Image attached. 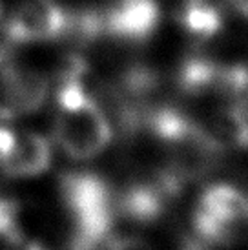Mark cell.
I'll list each match as a JSON object with an SVG mask.
<instances>
[{
	"mask_svg": "<svg viewBox=\"0 0 248 250\" xmlns=\"http://www.w3.org/2000/svg\"><path fill=\"white\" fill-rule=\"evenodd\" d=\"M88 64L71 57L61 71L53 133L71 159H91L111 141V125L86 86Z\"/></svg>",
	"mask_w": 248,
	"mask_h": 250,
	"instance_id": "obj_1",
	"label": "cell"
},
{
	"mask_svg": "<svg viewBox=\"0 0 248 250\" xmlns=\"http://www.w3.org/2000/svg\"><path fill=\"white\" fill-rule=\"evenodd\" d=\"M61 199L71 236L69 250H99L117 219V194L95 174L69 172L61 179Z\"/></svg>",
	"mask_w": 248,
	"mask_h": 250,
	"instance_id": "obj_2",
	"label": "cell"
},
{
	"mask_svg": "<svg viewBox=\"0 0 248 250\" xmlns=\"http://www.w3.org/2000/svg\"><path fill=\"white\" fill-rule=\"evenodd\" d=\"M163 19L157 0H103L101 6L71 17L69 29L86 41L110 39L117 44H145Z\"/></svg>",
	"mask_w": 248,
	"mask_h": 250,
	"instance_id": "obj_3",
	"label": "cell"
},
{
	"mask_svg": "<svg viewBox=\"0 0 248 250\" xmlns=\"http://www.w3.org/2000/svg\"><path fill=\"white\" fill-rule=\"evenodd\" d=\"M177 86L190 97H219L230 103L248 95V68L192 57L181 64Z\"/></svg>",
	"mask_w": 248,
	"mask_h": 250,
	"instance_id": "obj_4",
	"label": "cell"
},
{
	"mask_svg": "<svg viewBox=\"0 0 248 250\" xmlns=\"http://www.w3.org/2000/svg\"><path fill=\"white\" fill-rule=\"evenodd\" d=\"M48 97V81L0 48V119L35 113Z\"/></svg>",
	"mask_w": 248,
	"mask_h": 250,
	"instance_id": "obj_5",
	"label": "cell"
},
{
	"mask_svg": "<svg viewBox=\"0 0 248 250\" xmlns=\"http://www.w3.org/2000/svg\"><path fill=\"white\" fill-rule=\"evenodd\" d=\"M71 13L55 0H24L4 24V35L11 44H44L69 31Z\"/></svg>",
	"mask_w": 248,
	"mask_h": 250,
	"instance_id": "obj_6",
	"label": "cell"
},
{
	"mask_svg": "<svg viewBox=\"0 0 248 250\" xmlns=\"http://www.w3.org/2000/svg\"><path fill=\"white\" fill-rule=\"evenodd\" d=\"M51 163V146L46 137L35 132H15L11 150L4 159L0 172L13 177L39 175Z\"/></svg>",
	"mask_w": 248,
	"mask_h": 250,
	"instance_id": "obj_7",
	"label": "cell"
},
{
	"mask_svg": "<svg viewBox=\"0 0 248 250\" xmlns=\"http://www.w3.org/2000/svg\"><path fill=\"white\" fill-rule=\"evenodd\" d=\"M195 207L223 221L248 230V195L232 185L227 183L210 185L203 190Z\"/></svg>",
	"mask_w": 248,
	"mask_h": 250,
	"instance_id": "obj_8",
	"label": "cell"
},
{
	"mask_svg": "<svg viewBox=\"0 0 248 250\" xmlns=\"http://www.w3.org/2000/svg\"><path fill=\"white\" fill-rule=\"evenodd\" d=\"M175 21L195 39H210L223 29V13L214 0H177Z\"/></svg>",
	"mask_w": 248,
	"mask_h": 250,
	"instance_id": "obj_9",
	"label": "cell"
},
{
	"mask_svg": "<svg viewBox=\"0 0 248 250\" xmlns=\"http://www.w3.org/2000/svg\"><path fill=\"white\" fill-rule=\"evenodd\" d=\"M0 241L17 249L31 241L26 230L24 205L11 197H0Z\"/></svg>",
	"mask_w": 248,
	"mask_h": 250,
	"instance_id": "obj_10",
	"label": "cell"
},
{
	"mask_svg": "<svg viewBox=\"0 0 248 250\" xmlns=\"http://www.w3.org/2000/svg\"><path fill=\"white\" fill-rule=\"evenodd\" d=\"M104 250H155L152 245L141 239V237L133 236H121V237H111L106 243Z\"/></svg>",
	"mask_w": 248,
	"mask_h": 250,
	"instance_id": "obj_11",
	"label": "cell"
},
{
	"mask_svg": "<svg viewBox=\"0 0 248 250\" xmlns=\"http://www.w3.org/2000/svg\"><path fill=\"white\" fill-rule=\"evenodd\" d=\"M13 139H15L13 130H9V128L0 125V167H2V163H4V159L7 157L9 150H11Z\"/></svg>",
	"mask_w": 248,
	"mask_h": 250,
	"instance_id": "obj_12",
	"label": "cell"
},
{
	"mask_svg": "<svg viewBox=\"0 0 248 250\" xmlns=\"http://www.w3.org/2000/svg\"><path fill=\"white\" fill-rule=\"evenodd\" d=\"M230 4L234 6V9L241 17L248 19V0H230Z\"/></svg>",
	"mask_w": 248,
	"mask_h": 250,
	"instance_id": "obj_13",
	"label": "cell"
},
{
	"mask_svg": "<svg viewBox=\"0 0 248 250\" xmlns=\"http://www.w3.org/2000/svg\"><path fill=\"white\" fill-rule=\"evenodd\" d=\"M0 19H2V0H0Z\"/></svg>",
	"mask_w": 248,
	"mask_h": 250,
	"instance_id": "obj_14",
	"label": "cell"
}]
</instances>
